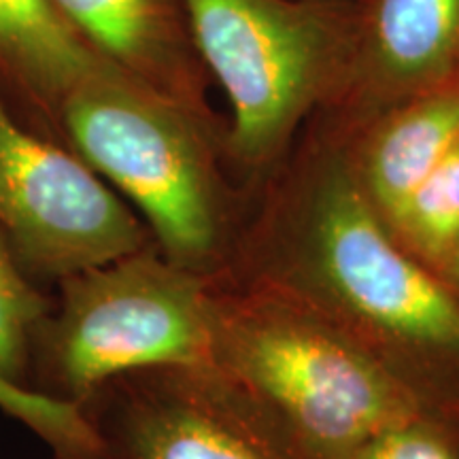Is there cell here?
<instances>
[{
    "label": "cell",
    "instance_id": "7c38bea8",
    "mask_svg": "<svg viewBox=\"0 0 459 459\" xmlns=\"http://www.w3.org/2000/svg\"><path fill=\"white\" fill-rule=\"evenodd\" d=\"M389 228L419 262L440 274L459 238V143L419 183Z\"/></svg>",
    "mask_w": 459,
    "mask_h": 459
},
{
    "label": "cell",
    "instance_id": "2e32d148",
    "mask_svg": "<svg viewBox=\"0 0 459 459\" xmlns=\"http://www.w3.org/2000/svg\"><path fill=\"white\" fill-rule=\"evenodd\" d=\"M440 279H443L445 283L449 285L451 290L459 296V238H457L455 247H453V251H451L449 260H446V264H445V268L440 271Z\"/></svg>",
    "mask_w": 459,
    "mask_h": 459
},
{
    "label": "cell",
    "instance_id": "52a82bcc",
    "mask_svg": "<svg viewBox=\"0 0 459 459\" xmlns=\"http://www.w3.org/2000/svg\"><path fill=\"white\" fill-rule=\"evenodd\" d=\"M54 3L108 65L198 115L204 66L194 45L186 0Z\"/></svg>",
    "mask_w": 459,
    "mask_h": 459
},
{
    "label": "cell",
    "instance_id": "5bb4252c",
    "mask_svg": "<svg viewBox=\"0 0 459 459\" xmlns=\"http://www.w3.org/2000/svg\"><path fill=\"white\" fill-rule=\"evenodd\" d=\"M0 409L41 436L56 459H99L102 438L82 404L56 400L0 378Z\"/></svg>",
    "mask_w": 459,
    "mask_h": 459
},
{
    "label": "cell",
    "instance_id": "6da1fadb",
    "mask_svg": "<svg viewBox=\"0 0 459 459\" xmlns=\"http://www.w3.org/2000/svg\"><path fill=\"white\" fill-rule=\"evenodd\" d=\"M56 285L30 342L32 392L85 404L122 375L194 372L217 359L221 315L203 281L152 245Z\"/></svg>",
    "mask_w": 459,
    "mask_h": 459
},
{
    "label": "cell",
    "instance_id": "5b68a950",
    "mask_svg": "<svg viewBox=\"0 0 459 459\" xmlns=\"http://www.w3.org/2000/svg\"><path fill=\"white\" fill-rule=\"evenodd\" d=\"M302 260L344 313L443 368L459 370V296L392 237L349 162L313 183Z\"/></svg>",
    "mask_w": 459,
    "mask_h": 459
},
{
    "label": "cell",
    "instance_id": "e0dca14e",
    "mask_svg": "<svg viewBox=\"0 0 459 459\" xmlns=\"http://www.w3.org/2000/svg\"><path fill=\"white\" fill-rule=\"evenodd\" d=\"M99 459H100V457H99Z\"/></svg>",
    "mask_w": 459,
    "mask_h": 459
},
{
    "label": "cell",
    "instance_id": "7a4b0ae2",
    "mask_svg": "<svg viewBox=\"0 0 459 459\" xmlns=\"http://www.w3.org/2000/svg\"><path fill=\"white\" fill-rule=\"evenodd\" d=\"M57 139L145 215L166 260L209 262L220 194L198 115L108 65L68 94Z\"/></svg>",
    "mask_w": 459,
    "mask_h": 459
},
{
    "label": "cell",
    "instance_id": "277c9868",
    "mask_svg": "<svg viewBox=\"0 0 459 459\" xmlns=\"http://www.w3.org/2000/svg\"><path fill=\"white\" fill-rule=\"evenodd\" d=\"M194 45L232 107L240 160L277 156L351 56L353 17L325 0H186Z\"/></svg>",
    "mask_w": 459,
    "mask_h": 459
},
{
    "label": "cell",
    "instance_id": "8992f818",
    "mask_svg": "<svg viewBox=\"0 0 459 459\" xmlns=\"http://www.w3.org/2000/svg\"><path fill=\"white\" fill-rule=\"evenodd\" d=\"M0 232L34 283H57L149 245V234L71 147L26 124L0 88Z\"/></svg>",
    "mask_w": 459,
    "mask_h": 459
},
{
    "label": "cell",
    "instance_id": "3957f363",
    "mask_svg": "<svg viewBox=\"0 0 459 459\" xmlns=\"http://www.w3.org/2000/svg\"><path fill=\"white\" fill-rule=\"evenodd\" d=\"M221 351L285 426V459H344L423 411L375 355L302 315L266 311L221 321L217 358Z\"/></svg>",
    "mask_w": 459,
    "mask_h": 459
},
{
    "label": "cell",
    "instance_id": "30bf717a",
    "mask_svg": "<svg viewBox=\"0 0 459 459\" xmlns=\"http://www.w3.org/2000/svg\"><path fill=\"white\" fill-rule=\"evenodd\" d=\"M457 143L459 77L402 100L375 126L353 169L387 226Z\"/></svg>",
    "mask_w": 459,
    "mask_h": 459
},
{
    "label": "cell",
    "instance_id": "4fadbf2b",
    "mask_svg": "<svg viewBox=\"0 0 459 459\" xmlns=\"http://www.w3.org/2000/svg\"><path fill=\"white\" fill-rule=\"evenodd\" d=\"M45 296L17 264L0 232V378L28 389L30 342L37 325L51 311Z\"/></svg>",
    "mask_w": 459,
    "mask_h": 459
},
{
    "label": "cell",
    "instance_id": "8fae6325",
    "mask_svg": "<svg viewBox=\"0 0 459 459\" xmlns=\"http://www.w3.org/2000/svg\"><path fill=\"white\" fill-rule=\"evenodd\" d=\"M102 438L100 459H281L249 429L172 392L130 400Z\"/></svg>",
    "mask_w": 459,
    "mask_h": 459
},
{
    "label": "cell",
    "instance_id": "9a60e30c",
    "mask_svg": "<svg viewBox=\"0 0 459 459\" xmlns=\"http://www.w3.org/2000/svg\"><path fill=\"white\" fill-rule=\"evenodd\" d=\"M344 459H459V438L451 426L419 411L370 436Z\"/></svg>",
    "mask_w": 459,
    "mask_h": 459
},
{
    "label": "cell",
    "instance_id": "9c48e42d",
    "mask_svg": "<svg viewBox=\"0 0 459 459\" xmlns=\"http://www.w3.org/2000/svg\"><path fill=\"white\" fill-rule=\"evenodd\" d=\"M105 66L54 0H0V88L37 132L60 141L68 94Z\"/></svg>",
    "mask_w": 459,
    "mask_h": 459
},
{
    "label": "cell",
    "instance_id": "ba28073f",
    "mask_svg": "<svg viewBox=\"0 0 459 459\" xmlns=\"http://www.w3.org/2000/svg\"><path fill=\"white\" fill-rule=\"evenodd\" d=\"M349 68L375 96L412 99L459 77V0H361Z\"/></svg>",
    "mask_w": 459,
    "mask_h": 459
}]
</instances>
